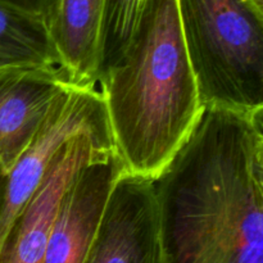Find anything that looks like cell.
<instances>
[{"instance_id":"cell-13","label":"cell","mask_w":263,"mask_h":263,"mask_svg":"<svg viewBox=\"0 0 263 263\" xmlns=\"http://www.w3.org/2000/svg\"><path fill=\"white\" fill-rule=\"evenodd\" d=\"M249 2H251L259 12L263 13V0H249Z\"/></svg>"},{"instance_id":"cell-6","label":"cell","mask_w":263,"mask_h":263,"mask_svg":"<svg viewBox=\"0 0 263 263\" xmlns=\"http://www.w3.org/2000/svg\"><path fill=\"white\" fill-rule=\"evenodd\" d=\"M113 149L110 134H79L59 148L10 230L0 252V263H44L51 223L67 186L85 164Z\"/></svg>"},{"instance_id":"cell-7","label":"cell","mask_w":263,"mask_h":263,"mask_svg":"<svg viewBox=\"0 0 263 263\" xmlns=\"http://www.w3.org/2000/svg\"><path fill=\"white\" fill-rule=\"evenodd\" d=\"M73 84L61 68H0V166L12 170Z\"/></svg>"},{"instance_id":"cell-4","label":"cell","mask_w":263,"mask_h":263,"mask_svg":"<svg viewBox=\"0 0 263 263\" xmlns=\"http://www.w3.org/2000/svg\"><path fill=\"white\" fill-rule=\"evenodd\" d=\"M79 134H110L100 81L69 87L14 167L8 171L0 166V252L51 159L66 141Z\"/></svg>"},{"instance_id":"cell-2","label":"cell","mask_w":263,"mask_h":263,"mask_svg":"<svg viewBox=\"0 0 263 263\" xmlns=\"http://www.w3.org/2000/svg\"><path fill=\"white\" fill-rule=\"evenodd\" d=\"M116 153L156 180L203 112L176 0H148L123 55L99 79Z\"/></svg>"},{"instance_id":"cell-9","label":"cell","mask_w":263,"mask_h":263,"mask_svg":"<svg viewBox=\"0 0 263 263\" xmlns=\"http://www.w3.org/2000/svg\"><path fill=\"white\" fill-rule=\"evenodd\" d=\"M105 0H54L48 28L69 80L99 82L100 35Z\"/></svg>"},{"instance_id":"cell-1","label":"cell","mask_w":263,"mask_h":263,"mask_svg":"<svg viewBox=\"0 0 263 263\" xmlns=\"http://www.w3.org/2000/svg\"><path fill=\"white\" fill-rule=\"evenodd\" d=\"M262 116L204 107L153 180L161 263H263Z\"/></svg>"},{"instance_id":"cell-3","label":"cell","mask_w":263,"mask_h":263,"mask_svg":"<svg viewBox=\"0 0 263 263\" xmlns=\"http://www.w3.org/2000/svg\"><path fill=\"white\" fill-rule=\"evenodd\" d=\"M204 107L263 109V13L249 0H176Z\"/></svg>"},{"instance_id":"cell-10","label":"cell","mask_w":263,"mask_h":263,"mask_svg":"<svg viewBox=\"0 0 263 263\" xmlns=\"http://www.w3.org/2000/svg\"><path fill=\"white\" fill-rule=\"evenodd\" d=\"M12 66H40L66 71L46 21L0 3V68Z\"/></svg>"},{"instance_id":"cell-5","label":"cell","mask_w":263,"mask_h":263,"mask_svg":"<svg viewBox=\"0 0 263 263\" xmlns=\"http://www.w3.org/2000/svg\"><path fill=\"white\" fill-rule=\"evenodd\" d=\"M154 181L123 172L116 181L85 263H161Z\"/></svg>"},{"instance_id":"cell-11","label":"cell","mask_w":263,"mask_h":263,"mask_svg":"<svg viewBox=\"0 0 263 263\" xmlns=\"http://www.w3.org/2000/svg\"><path fill=\"white\" fill-rule=\"evenodd\" d=\"M148 0H105L100 35L99 79L123 55Z\"/></svg>"},{"instance_id":"cell-8","label":"cell","mask_w":263,"mask_h":263,"mask_svg":"<svg viewBox=\"0 0 263 263\" xmlns=\"http://www.w3.org/2000/svg\"><path fill=\"white\" fill-rule=\"evenodd\" d=\"M123 172L116 149L99 154L77 172L54 216L44 263H85L110 192Z\"/></svg>"},{"instance_id":"cell-12","label":"cell","mask_w":263,"mask_h":263,"mask_svg":"<svg viewBox=\"0 0 263 263\" xmlns=\"http://www.w3.org/2000/svg\"><path fill=\"white\" fill-rule=\"evenodd\" d=\"M0 3L26 10L32 14L40 15L48 23L49 15L53 9L54 0H0Z\"/></svg>"}]
</instances>
